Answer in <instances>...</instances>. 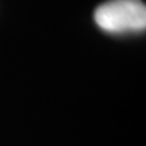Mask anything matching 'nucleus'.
<instances>
[{
    "mask_svg": "<svg viewBox=\"0 0 146 146\" xmlns=\"http://www.w3.org/2000/svg\"><path fill=\"white\" fill-rule=\"evenodd\" d=\"M95 23L108 34H130L146 27V5L141 0H108L95 10Z\"/></svg>",
    "mask_w": 146,
    "mask_h": 146,
    "instance_id": "nucleus-1",
    "label": "nucleus"
}]
</instances>
